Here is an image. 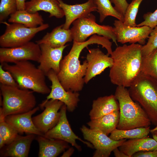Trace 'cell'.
Here are the masks:
<instances>
[{"label":"cell","instance_id":"cell-1","mask_svg":"<svg viewBox=\"0 0 157 157\" xmlns=\"http://www.w3.org/2000/svg\"><path fill=\"white\" fill-rule=\"evenodd\" d=\"M93 44L101 45L108 52L112 50V43L110 40L96 34L83 42L73 41L70 51L61 61L60 70L57 74L60 82L66 90L78 92L82 90L85 83L84 77L87 63L85 60L81 64L79 56L85 48Z\"/></svg>","mask_w":157,"mask_h":157},{"label":"cell","instance_id":"cell-2","mask_svg":"<svg viewBox=\"0 0 157 157\" xmlns=\"http://www.w3.org/2000/svg\"><path fill=\"white\" fill-rule=\"evenodd\" d=\"M142 47L139 44H124L113 51L109 77L113 84L126 88L131 86L140 73Z\"/></svg>","mask_w":157,"mask_h":157},{"label":"cell","instance_id":"cell-3","mask_svg":"<svg viewBox=\"0 0 157 157\" xmlns=\"http://www.w3.org/2000/svg\"><path fill=\"white\" fill-rule=\"evenodd\" d=\"M114 95L119 107L117 129L126 130L150 126L151 124L148 116L140 105L133 100L126 87L118 86Z\"/></svg>","mask_w":157,"mask_h":157},{"label":"cell","instance_id":"cell-4","mask_svg":"<svg viewBox=\"0 0 157 157\" xmlns=\"http://www.w3.org/2000/svg\"><path fill=\"white\" fill-rule=\"evenodd\" d=\"M12 65L1 64L4 69L9 72L19 88L28 89L42 94H49L51 90L46 81L44 73L29 61L17 62Z\"/></svg>","mask_w":157,"mask_h":157},{"label":"cell","instance_id":"cell-5","mask_svg":"<svg viewBox=\"0 0 157 157\" xmlns=\"http://www.w3.org/2000/svg\"><path fill=\"white\" fill-rule=\"evenodd\" d=\"M128 90L132 99L141 106L151 124L157 125V80L140 73Z\"/></svg>","mask_w":157,"mask_h":157},{"label":"cell","instance_id":"cell-6","mask_svg":"<svg viewBox=\"0 0 157 157\" xmlns=\"http://www.w3.org/2000/svg\"><path fill=\"white\" fill-rule=\"evenodd\" d=\"M0 89L2 97L0 119H4L10 115L28 112L35 107L36 100L33 91L2 84Z\"/></svg>","mask_w":157,"mask_h":157},{"label":"cell","instance_id":"cell-7","mask_svg":"<svg viewBox=\"0 0 157 157\" xmlns=\"http://www.w3.org/2000/svg\"><path fill=\"white\" fill-rule=\"evenodd\" d=\"M72 24L70 30L73 41L83 42L89 36L97 34L112 40L117 46L113 27L97 24L95 16L91 13L76 20Z\"/></svg>","mask_w":157,"mask_h":157},{"label":"cell","instance_id":"cell-8","mask_svg":"<svg viewBox=\"0 0 157 157\" xmlns=\"http://www.w3.org/2000/svg\"><path fill=\"white\" fill-rule=\"evenodd\" d=\"M2 23L6 24V28L0 37V46L1 47H14L25 44L30 42L38 33L49 26L47 23L36 28H30L21 24H9L5 22Z\"/></svg>","mask_w":157,"mask_h":157},{"label":"cell","instance_id":"cell-9","mask_svg":"<svg viewBox=\"0 0 157 157\" xmlns=\"http://www.w3.org/2000/svg\"><path fill=\"white\" fill-rule=\"evenodd\" d=\"M84 139L90 142L96 149L94 157H108L115 148L126 140H114L102 132L83 125L81 128Z\"/></svg>","mask_w":157,"mask_h":157},{"label":"cell","instance_id":"cell-10","mask_svg":"<svg viewBox=\"0 0 157 157\" xmlns=\"http://www.w3.org/2000/svg\"><path fill=\"white\" fill-rule=\"evenodd\" d=\"M67 108L64 104L60 109L59 120L51 129L44 134V136L49 138L57 139L64 141L71 144L78 150L81 151V146L76 143V140L81 141L88 147L93 148L89 142L85 141L77 136L72 131L66 115Z\"/></svg>","mask_w":157,"mask_h":157},{"label":"cell","instance_id":"cell-11","mask_svg":"<svg viewBox=\"0 0 157 157\" xmlns=\"http://www.w3.org/2000/svg\"><path fill=\"white\" fill-rule=\"evenodd\" d=\"M41 54L40 45L30 41L23 45L14 47L0 48V62L14 63L29 61L38 62Z\"/></svg>","mask_w":157,"mask_h":157},{"label":"cell","instance_id":"cell-12","mask_svg":"<svg viewBox=\"0 0 157 157\" xmlns=\"http://www.w3.org/2000/svg\"><path fill=\"white\" fill-rule=\"evenodd\" d=\"M64 104L59 100L53 99L45 100L40 104V108L44 109L32 119L35 126L41 132L44 134L56 125L60 117L58 110Z\"/></svg>","mask_w":157,"mask_h":157},{"label":"cell","instance_id":"cell-13","mask_svg":"<svg viewBox=\"0 0 157 157\" xmlns=\"http://www.w3.org/2000/svg\"><path fill=\"white\" fill-rule=\"evenodd\" d=\"M113 27L117 42L122 44L137 42L142 45L145 44L153 29L144 26L140 27H131L125 25L119 20H115Z\"/></svg>","mask_w":157,"mask_h":157},{"label":"cell","instance_id":"cell-14","mask_svg":"<svg viewBox=\"0 0 157 157\" xmlns=\"http://www.w3.org/2000/svg\"><path fill=\"white\" fill-rule=\"evenodd\" d=\"M46 76L51 82V85L50 92L45 100L50 99L59 100L66 106L68 111H74L79 101L78 92L65 90L60 82L57 74L53 70L49 71Z\"/></svg>","mask_w":157,"mask_h":157},{"label":"cell","instance_id":"cell-15","mask_svg":"<svg viewBox=\"0 0 157 157\" xmlns=\"http://www.w3.org/2000/svg\"><path fill=\"white\" fill-rule=\"evenodd\" d=\"M86 60L87 66L84 77L85 83H87L92 78L100 74L106 68H110L113 64L111 56L104 54L99 49H89Z\"/></svg>","mask_w":157,"mask_h":157},{"label":"cell","instance_id":"cell-16","mask_svg":"<svg viewBox=\"0 0 157 157\" xmlns=\"http://www.w3.org/2000/svg\"><path fill=\"white\" fill-rule=\"evenodd\" d=\"M41 54L38 63V67L46 74L51 70L57 74L60 70V63L62 60L64 50L68 45L58 48L52 47L46 44L39 45Z\"/></svg>","mask_w":157,"mask_h":157},{"label":"cell","instance_id":"cell-17","mask_svg":"<svg viewBox=\"0 0 157 157\" xmlns=\"http://www.w3.org/2000/svg\"><path fill=\"white\" fill-rule=\"evenodd\" d=\"M65 17L63 28L68 29L73 22L76 20L86 16L92 12L97 11V6L94 0H88L81 4L69 5L62 0H58Z\"/></svg>","mask_w":157,"mask_h":157},{"label":"cell","instance_id":"cell-18","mask_svg":"<svg viewBox=\"0 0 157 157\" xmlns=\"http://www.w3.org/2000/svg\"><path fill=\"white\" fill-rule=\"evenodd\" d=\"M40 109L35 107L27 112L17 114L10 115L5 118V121L12 126L18 133H25L38 135H44L35 126L32 120V116Z\"/></svg>","mask_w":157,"mask_h":157},{"label":"cell","instance_id":"cell-19","mask_svg":"<svg viewBox=\"0 0 157 157\" xmlns=\"http://www.w3.org/2000/svg\"><path fill=\"white\" fill-rule=\"evenodd\" d=\"M35 135H20L10 143L0 149V156L3 157H27L31 144Z\"/></svg>","mask_w":157,"mask_h":157},{"label":"cell","instance_id":"cell-20","mask_svg":"<svg viewBox=\"0 0 157 157\" xmlns=\"http://www.w3.org/2000/svg\"><path fill=\"white\" fill-rule=\"evenodd\" d=\"M119 110L118 100L114 95L111 94L94 100L89 115L90 119H93Z\"/></svg>","mask_w":157,"mask_h":157},{"label":"cell","instance_id":"cell-21","mask_svg":"<svg viewBox=\"0 0 157 157\" xmlns=\"http://www.w3.org/2000/svg\"><path fill=\"white\" fill-rule=\"evenodd\" d=\"M26 2L25 10L33 13L43 11L49 14V17L62 18L65 16L58 0H28Z\"/></svg>","mask_w":157,"mask_h":157},{"label":"cell","instance_id":"cell-22","mask_svg":"<svg viewBox=\"0 0 157 157\" xmlns=\"http://www.w3.org/2000/svg\"><path fill=\"white\" fill-rule=\"evenodd\" d=\"M36 139L39 145V157H57L69 147L67 142L47 138L44 135H38Z\"/></svg>","mask_w":157,"mask_h":157},{"label":"cell","instance_id":"cell-23","mask_svg":"<svg viewBox=\"0 0 157 157\" xmlns=\"http://www.w3.org/2000/svg\"><path fill=\"white\" fill-rule=\"evenodd\" d=\"M118 148L129 157H132L138 152L157 150V142L154 138L147 137L130 139L125 141Z\"/></svg>","mask_w":157,"mask_h":157},{"label":"cell","instance_id":"cell-24","mask_svg":"<svg viewBox=\"0 0 157 157\" xmlns=\"http://www.w3.org/2000/svg\"><path fill=\"white\" fill-rule=\"evenodd\" d=\"M63 26L62 24L57 26L35 42L39 45L44 44L55 48L64 46L66 43L72 41L73 39L70 29H64Z\"/></svg>","mask_w":157,"mask_h":157},{"label":"cell","instance_id":"cell-25","mask_svg":"<svg viewBox=\"0 0 157 157\" xmlns=\"http://www.w3.org/2000/svg\"><path fill=\"white\" fill-rule=\"evenodd\" d=\"M119 118V111L117 110L99 118L91 119L87 124L90 129L100 131L108 135L117 128Z\"/></svg>","mask_w":157,"mask_h":157},{"label":"cell","instance_id":"cell-26","mask_svg":"<svg viewBox=\"0 0 157 157\" xmlns=\"http://www.w3.org/2000/svg\"><path fill=\"white\" fill-rule=\"evenodd\" d=\"M8 21L21 24L30 28H36L44 24V19L38 12L30 13L25 10H17L10 16Z\"/></svg>","mask_w":157,"mask_h":157},{"label":"cell","instance_id":"cell-27","mask_svg":"<svg viewBox=\"0 0 157 157\" xmlns=\"http://www.w3.org/2000/svg\"><path fill=\"white\" fill-rule=\"evenodd\" d=\"M150 126L141 127L126 130L117 128L114 130L109 136L112 140L118 141L124 139H133L147 137L150 132Z\"/></svg>","mask_w":157,"mask_h":157},{"label":"cell","instance_id":"cell-28","mask_svg":"<svg viewBox=\"0 0 157 157\" xmlns=\"http://www.w3.org/2000/svg\"><path fill=\"white\" fill-rule=\"evenodd\" d=\"M97 6V11L99 15V21L102 23L108 16H111L123 22L124 16L112 4L110 0H94Z\"/></svg>","mask_w":157,"mask_h":157},{"label":"cell","instance_id":"cell-29","mask_svg":"<svg viewBox=\"0 0 157 157\" xmlns=\"http://www.w3.org/2000/svg\"><path fill=\"white\" fill-rule=\"evenodd\" d=\"M140 73L157 80V49L149 54L142 56Z\"/></svg>","mask_w":157,"mask_h":157},{"label":"cell","instance_id":"cell-30","mask_svg":"<svg viewBox=\"0 0 157 157\" xmlns=\"http://www.w3.org/2000/svg\"><path fill=\"white\" fill-rule=\"evenodd\" d=\"M143 0H133L129 4L124 16V24L131 27L136 26L135 19L139 6Z\"/></svg>","mask_w":157,"mask_h":157},{"label":"cell","instance_id":"cell-31","mask_svg":"<svg viewBox=\"0 0 157 157\" xmlns=\"http://www.w3.org/2000/svg\"><path fill=\"white\" fill-rule=\"evenodd\" d=\"M18 133L5 119H0V136L3 139L5 145L17 138L19 136Z\"/></svg>","mask_w":157,"mask_h":157},{"label":"cell","instance_id":"cell-32","mask_svg":"<svg viewBox=\"0 0 157 157\" xmlns=\"http://www.w3.org/2000/svg\"><path fill=\"white\" fill-rule=\"evenodd\" d=\"M17 10L16 0H1L0 23L4 22L9 16Z\"/></svg>","mask_w":157,"mask_h":157},{"label":"cell","instance_id":"cell-33","mask_svg":"<svg viewBox=\"0 0 157 157\" xmlns=\"http://www.w3.org/2000/svg\"><path fill=\"white\" fill-rule=\"evenodd\" d=\"M146 44L142 48V56L147 55L157 49V26L152 30Z\"/></svg>","mask_w":157,"mask_h":157},{"label":"cell","instance_id":"cell-34","mask_svg":"<svg viewBox=\"0 0 157 157\" xmlns=\"http://www.w3.org/2000/svg\"><path fill=\"white\" fill-rule=\"evenodd\" d=\"M0 84L19 88V85L15 79L8 71L4 69L2 65H0Z\"/></svg>","mask_w":157,"mask_h":157},{"label":"cell","instance_id":"cell-35","mask_svg":"<svg viewBox=\"0 0 157 157\" xmlns=\"http://www.w3.org/2000/svg\"><path fill=\"white\" fill-rule=\"evenodd\" d=\"M144 21L137 24L136 26H148L153 29L157 26V9L153 13H148L143 15Z\"/></svg>","mask_w":157,"mask_h":157},{"label":"cell","instance_id":"cell-36","mask_svg":"<svg viewBox=\"0 0 157 157\" xmlns=\"http://www.w3.org/2000/svg\"><path fill=\"white\" fill-rule=\"evenodd\" d=\"M114 3L115 8L124 16L126 9L129 5L126 0H110Z\"/></svg>","mask_w":157,"mask_h":157},{"label":"cell","instance_id":"cell-37","mask_svg":"<svg viewBox=\"0 0 157 157\" xmlns=\"http://www.w3.org/2000/svg\"><path fill=\"white\" fill-rule=\"evenodd\" d=\"M132 157H157V150L138 152L134 154Z\"/></svg>","mask_w":157,"mask_h":157},{"label":"cell","instance_id":"cell-38","mask_svg":"<svg viewBox=\"0 0 157 157\" xmlns=\"http://www.w3.org/2000/svg\"><path fill=\"white\" fill-rule=\"evenodd\" d=\"M115 157H129V156L120 150L118 147L115 149L113 151Z\"/></svg>","mask_w":157,"mask_h":157},{"label":"cell","instance_id":"cell-39","mask_svg":"<svg viewBox=\"0 0 157 157\" xmlns=\"http://www.w3.org/2000/svg\"><path fill=\"white\" fill-rule=\"evenodd\" d=\"M17 8L18 10H25V0H16Z\"/></svg>","mask_w":157,"mask_h":157},{"label":"cell","instance_id":"cell-40","mask_svg":"<svg viewBox=\"0 0 157 157\" xmlns=\"http://www.w3.org/2000/svg\"><path fill=\"white\" fill-rule=\"evenodd\" d=\"M74 149L72 147H69L66 151H64L62 157H69L73 154Z\"/></svg>","mask_w":157,"mask_h":157},{"label":"cell","instance_id":"cell-41","mask_svg":"<svg viewBox=\"0 0 157 157\" xmlns=\"http://www.w3.org/2000/svg\"><path fill=\"white\" fill-rule=\"evenodd\" d=\"M150 132L152 135L153 138L157 142V125L154 129H150Z\"/></svg>","mask_w":157,"mask_h":157}]
</instances>
